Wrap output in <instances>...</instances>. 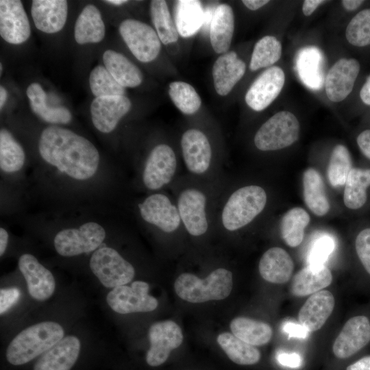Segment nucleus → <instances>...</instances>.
Wrapping results in <instances>:
<instances>
[{"label": "nucleus", "mask_w": 370, "mask_h": 370, "mask_svg": "<svg viewBox=\"0 0 370 370\" xmlns=\"http://www.w3.org/2000/svg\"><path fill=\"white\" fill-rule=\"evenodd\" d=\"M105 67L122 86L134 88L143 81L140 70L123 54L107 50L103 54Z\"/></svg>", "instance_id": "c85d7f7f"}, {"label": "nucleus", "mask_w": 370, "mask_h": 370, "mask_svg": "<svg viewBox=\"0 0 370 370\" xmlns=\"http://www.w3.org/2000/svg\"><path fill=\"white\" fill-rule=\"evenodd\" d=\"M119 33L139 61L149 62L158 56L161 41L156 31L149 25L135 19H126L120 24Z\"/></svg>", "instance_id": "6e6552de"}, {"label": "nucleus", "mask_w": 370, "mask_h": 370, "mask_svg": "<svg viewBox=\"0 0 370 370\" xmlns=\"http://www.w3.org/2000/svg\"><path fill=\"white\" fill-rule=\"evenodd\" d=\"M150 347L146 361L151 367L163 364L171 352L177 348L183 341L181 328L174 321L166 320L153 323L149 330Z\"/></svg>", "instance_id": "9d476101"}, {"label": "nucleus", "mask_w": 370, "mask_h": 370, "mask_svg": "<svg viewBox=\"0 0 370 370\" xmlns=\"http://www.w3.org/2000/svg\"><path fill=\"white\" fill-rule=\"evenodd\" d=\"M283 330L288 334V337L306 338L309 334V331L301 324L293 322H286L283 325Z\"/></svg>", "instance_id": "09e8293b"}, {"label": "nucleus", "mask_w": 370, "mask_h": 370, "mask_svg": "<svg viewBox=\"0 0 370 370\" xmlns=\"http://www.w3.org/2000/svg\"><path fill=\"white\" fill-rule=\"evenodd\" d=\"M232 286V273L223 268L215 269L204 280L184 273L174 283L176 294L190 303L223 299L230 295Z\"/></svg>", "instance_id": "7ed1b4c3"}, {"label": "nucleus", "mask_w": 370, "mask_h": 370, "mask_svg": "<svg viewBox=\"0 0 370 370\" xmlns=\"http://www.w3.org/2000/svg\"><path fill=\"white\" fill-rule=\"evenodd\" d=\"M245 63L234 51L219 56L212 67V77L217 92L225 96L245 73Z\"/></svg>", "instance_id": "b1692460"}, {"label": "nucleus", "mask_w": 370, "mask_h": 370, "mask_svg": "<svg viewBox=\"0 0 370 370\" xmlns=\"http://www.w3.org/2000/svg\"><path fill=\"white\" fill-rule=\"evenodd\" d=\"M324 58L315 47L301 49L296 57V70L303 83L312 90H319L324 83Z\"/></svg>", "instance_id": "a878e982"}, {"label": "nucleus", "mask_w": 370, "mask_h": 370, "mask_svg": "<svg viewBox=\"0 0 370 370\" xmlns=\"http://www.w3.org/2000/svg\"><path fill=\"white\" fill-rule=\"evenodd\" d=\"M169 95L175 106L185 114L195 113L201 104L195 89L184 82H171L169 86Z\"/></svg>", "instance_id": "a19ab883"}, {"label": "nucleus", "mask_w": 370, "mask_h": 370, "mask_svg": "<svg viewBox=\"0 0 370 370\" xmlns=\"http://www.w3.org/2000/svg\"><path fill=\"white\" fill-rule=\"evenodd\" d=\"M347 370H370V356L363 357L349 365Z\"/></svg>", "instance_id": "864d4df0"}, {"label": "nucleus", "mask_w": 370, "mask_h": 370, "mask_svg": "<svg viewBox=\"0 0 370 370\" xmlns=\"http://www.w3.org/2000/svg\"><path fill=\"white\" fill-rule=\"evenodd\" d=\"M183 158L188 169L196 174L206 172L210 164L212 151L206 135L196 129L186 131L181 139Z\"/></svg>", "instance_id": "aec40b11"}, {"label": "nucleus", "mask_w": 370, "mask_h": 370, "mask_svg": "<svg viewBox=\"0 0 370 370\" xmlns=\"http://www.w3.org/2000/svg\"><path fill=\"white\" fill-rule=\"evenodd\" d=\"M143 219L165 232H172L180 223L178 209L162 194H153L138 205Z\"/></svg>", "instance_id": "a211bd4d"}, {"label": "nucleus", "mask_w": 370, "mask_h": 370, "mask_svg": "<svg viewBox=\"0 0 370 370\" xmlns=\"http://www.w3.org/2000/svg\"><path fill=\"white\" fill-rule=\"evenodd\" d=\"M370 341V321L365 316L349 319L335 339L332 350L338 358H347Z\"/></svg>", "instance_id": "dca6fc26"}, {"label": "nucleus", "mask_w": 370, "mask_h": 370, "mask_svg": "<svg viewBox=\"0 0 370 370\" xmlns=\"http://www.w3.org/2000/svg\"><path fill=\"white\" fill-rule=\"evenodd\" d=\"M68 13L65 0H34L31 14L36 28L47 34L60 32L64 26Z\"/></svg>", "instance_id": "4be33fe9"}, {"label": "nucleus", "mask_w": 370, "mask_h": 370, "mask_svg": "<svg viewBox=\"0 0 370 370\" xmlns=\"http://www.w3.org/2000/svg\"><path fill=\"white\" fill-rule=\"evenodd\" d=\"M345 36L352 45H370V8L359 12L352 18L346 28Z\"/></svg>", "instance_id": "c03bdc74"}, {"label": "nucleus", "mask_w": 370, "mask_h": 370, "mask_svg": "<svg viewBox=\"0 0 370 370\" xmlns=\"http://www.w3.org/2000/svg\"><path fill=\"white\" fill-rule=\"evenodd\" d=\"M106 237L103 227L95 222H88L79 229H65L55 236L56 251L63 256H73L89 253L97 249Z\"/></svg>", "instance_id": "0eeeda50"}, {"label": "nucleus", "mask_w": 370, "mask_h": 370, "mask_svg": "<svg viewBox=\"0 0 370 370\" xmlns=\"http://www.w3.org/2000/svg\"><path fill=\"white\" fill-rule=\"evenodd\" d=\"M230 329L234 336L253 346L267 344L273 334L269 324L247 317L234 318L230 323Z\"/></svg>", "instance_id": "72a5a7b5"}, {"label": "nucleus", "mask_w": 370, "mask_h": 370, "mask_svg": "<svg viewBox=\"0 0 370 370\" xmlns=\"http://www.w3.org/2000/svg\"><path fill=\"white\" fill-rule=\"evenodd\" d=\"M63 328L53 321L32 325L19 332L8 345L6 358L13 365H21L44 354L63 338Z\"/></svg>", "instance_id": "f03ea898"}, {"label": "nucleus", "mask_w": 370, "mask_h": 370, "mask_svg": "<svg viewBox=\"0 0 370 370\" xmlns=\"http://www.w3.org/2000/svg\"><path fill=\"white\" fill-rule=\"evenodd\" d=\"M131 106L130 100L125 96L95 97L90 104L92 123L99 131L110 133L130 110Z\"/></svg>", "instance_id": "2eb2a0df"}, {"label": "nucleus", "mask_w": 370, "mask_h": 370, "mask_svg": "<svg viewBox=\"0 0 370 370\" xmlns=\"http://www.w3.org/2000/svg\"><path fill=\"white\" fill-rule=\"evenodd\" d=\"M8 241V234L7 231L3 229H0V255L2 256L7 247Z\"/></svg>", "instance_id": "13d9d810"}, {"label": "nucleus", "mask_w": 370, "mask_h": 370, "mask_svg": "<svg viewBox=\"0 0 370 370\" xmlns=\"http://www.w3.org/2000/svg\"><path fill=\"white\" fill-rule=\"evenodd\" d=\"M25 156L21 145L5 129L0 131V167L6 173L19 171L23 166Z\"/></svg>", "instance_id": "58836bf2"}, {"label": "nucleus", "mask_w": 370, "mask_h": 370, "mask_svg": "<svg viewBox=\"0 0 370 370\" xmlns=\"http://www.w3.org/2000/svg\"><path fill=\"white\" fill-rule=\"evenodd\" d=\"M355 247L362 264L370 274V228H366L358 234Z\"/></svg>", "instance_id": "49530a36"}, {"label": "nucleus", "mask_w": 370, "mask_h": 370, "mask_svg": "<svg viewBox=\"0 0 370 370\" xmlns=\"http://www.w3.org/2000/svg\"><path fill=\"white\" fill-rule=\"evenodd\" d=\"M327 2L323 0H306L302 5V12L305 16H310L319 5Z\"/></svg>", "instance_id": "603ef678"}, {"label": "nucleus", "mask_w": 370, "mask_h": 370, "mask_svg": "<svg viewBox=\"0 0 370 370\" xmlns=\"http://www.w3.org/2000/svg\"><path fill=\"white\" fill-rule=\"evenodd\" d=\"M175 21L178 34L184 38L192 36L204 22V11L197 0H180L175 10Z\"/></svg>", "instance_id": "473e14b6"}, {"label": "nucleus", "mask_w": 370, "mask_h": 370, "mask_svg": "<svg viewBox=\"0 0 370 370\" xmlns=\"http://www.w3.org/2000/svg\"><path fill=\"white\" fill-rule=\"evenodd\" d=\"M285 82V74L279 66L264 71L252 83L245 95L247 104L254 110L267 108L279 95Z\"/></svg>", "instance_id": "9b49d317"}, {"label": "nucleus", "mask_w": 370, "mask_h": 370, "mask_svg": "<svg viewBox=\"0 0 370 370\" xmlns=\"http://www.w3.org/2000/svg\"><path fill=\"white\" fill-rule=\"evenodd\" d=\"M300 125L288 111H280L269 118L257 131L256 147L261 151H275L287 147L297 140Z\"/></svg>", "instance_id": "39448f33"}, {"label": "nucleus", "mask_w": 370, "mask_h": 370, "mask_svg": "<svg viewBox=\"0 0 370 370\" xmlns=\"http://www.w3.org/2000/svg\"><path fill=\"white\" fill-rule=\"evenodd\" d=\"M332 281L331 271L324 265L307 266L294 276L291 283V291L298 297L312 295L328 286Z\"/></svg>", "instance_id": "c756f323"}, {"label": "nucleus", "mask_w": 370, "mask_h": 370, "mask_svg": "<svg viewBox=\"0 0 370 370\" xmlns=\"http://www.w3.org/2000/svg\"><path fill=\"white\" fill-rule=\"evenodd\" d=\"M18 268L26 281L28 292L38 301L49 299L56 288L51 272L42 266L33 255L23 254L18 260Z\"/></svg>", "instance_id": "f3484780"}, {"label": "nucleus", "mask_w": 370, "mask_h": 370, "mask_svg": "<svg viewBox=\"0 0 370 370\" xmlns=\"http://www.w3.org/2000/svg\"><path fill=\"white\" fill-rule=\"evenodd\" d=\"M20 290L16 287L1 288L0 290V313L8 311L20 298Z\"/></svg>", "instance_id": "de8ad7c7"}, {"label": "nucleus", "mask_w": 370, "mask_h": 370, "mask_svg": "<svg viewBox=\"0 0 370 370\" xmlns=\"http://www.w3.org/2000/svg\"><path fill=\"white\" fill-rule=\"evenodd\" d=\"M8 97V92L5 88L3 86H0V108L2 109Z\"/></svg>", "instance_id": "bf43d9fd"}, {"label": "nucleus", "mask_w": 370, "mask_h": 370, "mask_svg": "<svg viewBox=\"0 0 370 370\" xmlns=\"http://www.w3.org/2000/svg\"><path fill=\"white\" fill-rule=\"evenodd\" d=\"M26 94L32 110L43 121L53 124H66L71 121V114L65 107L53 108L47 105V95L39 84H31Z\"/></svg>", "instance_id": "7c9ffc66"}, {"label": "nucleus", "mask_w": 370, "mask_h": 370, "mask_svg": "<svg viewBox=\"0 0 370 370\" xmlns=\"http://www.w3.org/2000/svg\"><path fill=\"white\" fill-rule=\"evenodd\" d=\"M352 169L350 153L346 147L336 145L331 154L328 166V178L333 187L344 185Z\"/></svg>", "instance_id": "79ce46f5"}, {"label": "nucleus", "mask_w": 370, "mask_h": 370, "mask_svg": "<svg viewBox=\"0 0 370 370\" xmlns=\"http://www.w3.org/2000/svg\"><path fill=\"white\" fill-rule=\"evenodd\" d=\"M177 166L173 150L169 145L156 146L149 153L143 171V182L147 188L157 190L173 178Z\"/></svg>", "instance_id": "f8f14e48"}, {"label": "nucleus", "mask_w": 370, "mask_h": 370, "mask_svg": "<svg viewBox=\"0 0 370 370\" xmlns=\"http://www.w3.org/2000/svg\"><path fill=\"white\" fill-rule=\"evenodd\" d=\"M267 203L264 190L256 185L242 187L234 192L222 212V223L230 231L238 230L251 222Z\"/></svg>", "instance_id": "20e7f679"}, {"label": "nucleus", "mask_w": 370, "mask_h": 370, "mask_svg": "<svg viewBox=\"0 0 370 370\" xmlns=\"http://www.w3.org/2000/svg\"><path fill=\"white\" fill-rule=\"evenodd\" d=\"M334 307L333 295L328 291H319L311 295L300 308L299 321L309 332L317 331L325 324Z\"/></svg>", "instance_id": "5701e85b"}, {"label": "nucleus", "mask_w": 370, "mask_h": 370, "mask_svg": "<svg viewBox=\"0 0 370 370\" xmlns=\"http://www.w3.org/2000/svg\"><path fill=\"white\" fill-rule=\"evenodd\" d=\"M89 84L95 97L125 96V88L102 65H98L92 70L89 76Z\"/></svg>", "instance_id": "37998d69"}, {"label": "nucleus", "mask_w": 370, "mask_h": 370, "mask_svg": "<svg viewBox=\"0 0 370 370\" xmlns=\"http://www.w3.org/2000/svg\"><path fill=\"white\" fill-rule=\"evenodd\" d=\"M105 2L108 3H111V4H113V5H122L123 3H127V1H125V0H108V1H105Z\"/></svg>", "instance_id": "052dcab7"}, {"label": "nucleus", "mask_w": 370, "mask_h": 370, "mask_svg": "<svg viewBox=\"0 0 370 370\" xmlns=\"http://www.w3.org/2000/svg\"><path fill=\"white\" fill-rule=\"evenodd\" d=\"M360 97L365 104L370 105V75L361 88Z\"/></svg>", "instance_id": "5fc2aeb1"}, {"label": "nucleus", "mask_w": 370, "mask_h": 370, "mask_svg": "<svg viewBox=\"0 0 370 370\" xmlns=\"http://www.w3.org/2000/svg\"><path fill=\"white\" fill-rule=\"evenodd\" d=\"M258 269L260 275L266 281L284 284L291 278L294 263L284 249L275 247L264 253L260 260Z\"/></svg>", "instance_id": "393cba45"}, {"label": "nucleus", "mask_w": 370, "mask_h": 370, "mask_svg": "<svg viewBox=\"0 0 370 370\" xmlns=\"http://www.w3.org/2000/svg\"><path fill=\"white\" fill-rule=\"evenodd\" d=\"M356 140L362 153L370 159V130H366L361 132Z\"/></svg>", "instance_id": "3c124183"}, {"label": "nucleus", "mask_w": 370, "mask_h": 370, "mask_svg": "<svg viewBox=\"0 0 370 370\" xmlns=\"http://www.w3.org/2000/svg\"><path fill=\"white\" fill-rule=\"evenodd\" d=\"M206 198L197 189H186L180 195L177 209L186 230L193 236L204 234L208 229L205 211Z\"/></svg>", "instance_id": "6ab92c4d"}, {"label": "nucleus", "mask_w": 370, "mask_h": 370, "mask_svg": "<svg viewBox=\"0 0 370 370\" xmlns=\"http://www.w3.org/2000/svg\"><path fill=\"white\" fill-rule=\"evenodd\" d=\"M105 25L98 8L86 5L79 14L74 28V36L79 45L101 42L105 36Z\"/></svg>", "instance_id": "cd10ccee"}, {"label": "nucleus", "mask_w": 370, "mask_h": 370, "mask_svg": "<svg viewBox=\"0 0 370 370\" xmlns=\"http://www.w3.org/2000/svg\"><path fill=\"white\" fill-rule=\"evenodd\" d=\"M31 34L29 19L19 0L0 1V35L6 42L18 45Z\"/></svg>", "instance_id": "ddd939ff"}, {"label": "nucleus", "mask_w": 370, "mask_h": 370, "mask_svg": "<svg viewBox=\"0 0 370 370\" xmlns=\"http://www.w3.org/2000/svg\"><path fill=\"white\" fill-rule=\"evenodd\" d=\"M360 71L354 58H341L329 70L325 79V92L333 102L344 100L352 91Z\"/></svg>", "instance_id": "4468645a"}, {"label": "nucleus", "mask_w": 370, "mask_h": 370, "mask_svg": "<svg viewBox=\"0 0 370 370\" xmlns=\"http://www.w3.org/2000/svg\"><path fill=\"white\" fill-rule=\"evenodd\" d=\"M243 4L251 10H256L269 2L268 0H243Z\"/></svg>", "instance_id": "6e6d98bb"}, {"label": "nucleus", "mask_w": 370, "mask_h": 370, "mask_svg": "<svg viewBox=\"0 0 370 370\" xmlns=\"http://www.w3.org/2000/svg\"><path fill=\"white\" fill-rule=\"evenodd\" d=\"M304 199L307 207L317 216H324L330 210V203L321 174L308 168L303 175Z\"/></svg>", "instance_id": "2f4dec72"}, {"label": "nucleus", "mask_w": 370, "mask_h": 370, "mask_svg": "<svg viewBox=\"0 0 370 370\" xmlns=\"http://www.w3.org/2000/svg\"><path fill=\"white\" fill-rule=\"evenodd\" d=\"M149 286L143 281H135L131 286L123 285L114 288L106 297L109 306L116 312L129 314L154 310L158 300L148 294Z\"/></svg>", "instance_id": "1a4fd4ad"}, {"label": "nucleus", "mask_w": 370, "mask_h": 370, "mask_svg": "<svg viewBox=\"0 0 370 370\" xmlns=\"http://www.w3.org/2000/svg\"><path fill=\"white\" fill-rule=\"evenodd\" d=\"M310 220L308 213L302 208L295 207L286 212L281 221V234L288 246L295 247L301 244Z\"/></svg>", "instance_id": "e433bc0d"}, {"label": "nucleus", "mask_w": 370, "mask_h": 370, "mask_svg": "<svg viewBox=\"0 0 370 370\" xmlns=\"http://www.w3.org/2000/svg\"><path fill=\"white\" fill-rule=\"evenodd\" d=\"M90 267L100 282L107 288L125 285L135 275L133 266L115 249L107 247L99 248L92 254Z\"/></svg>", "instance_id": "423d86ee"}, {"label": "nucleus", "mask_w": 370, "mask_h": 370, "mask_svg": "<svg viewBox=\"0 0 370 370\" xmlns=\"http://www.w3.org/2000/svg\"><path fill=\"white\" fill-rule=\"evenodd\" d=\"M150 14L160 41L164 45L176 42L179 34L170 14L166 2L164 0L151 1Z\"/></svg>", "instance_id": "4c0bfd02"}, {"label": "nucleus", "mask_w": 370, "mask_h": 370, "mask_svg": "<svg viewBox=\"0 0 370 370\" xmlns=\"http://www.w3.org/2000/svg\"><path fill=\"white\" fill-rule=\"evenodd\" d=\"M344 8L348 11H354L358 8L363 3L362 0H343L341 1Z\"/></svg>", "instance_id": "4d7b16f0"}, {"label": "nucleus", "mask_w": 370, "mask_h": 370, "mask_svg": "<svg viewBox=\"0 0 370 370\" xmlns=\"http://www.w3.org/2000/svg\"><path fill=\"white\" fill-rule=\"evenodd\" d=\"M210 26V38L213 49L217 53H227L234 30L232 8L227 4L219 5L214 11Z\"/></svg>", "instance_id": "bb28decb"}, {"label": "nucleus", "mask_w": 370, "mask_h": 370, "mask_svg": "<svg viewBox=\"0 0 370 370\" xmlns=\"http://www.w3.org/2000/svg\"><path fill=\"white\" fill-rule=\"evenodd\" d=\"M80 348L78 338L67 336L42 355L34 370H71L78 358Z\"/></svg>", "instance_id": "412c9836"}, {"label": "nucleus", "mask_w": 370, "mask_h": 370, "mask_svg": "<svg viewBox=\"0 0 370 370\" xmlns=\"http://www.w3.org/2000/svg\"><path fill=\"white\" fill-rule=\"evenodd\" d=\"M334 247L335 241L332 236L326 234L319 235L312 241L307 253L308 266L324 265L328 257L333 252Z\"/></svg>", "instance_id": "a18cd8bd"}, {"label": "nucleus", "mask_w": 370, "mask_h": 370, "mask_svg": "<svg viewBox=\"0 0 370 370\" xmlns=\"http://www.w3.org/2000/svg\"><path fill=\"white\" fill-rule=\"evenodd\" d=\"M343 201L349 209L361 208L367 199V189L370 186V169L352 168L345 182Z\"/></svg>", "instance_id": "c9c22d12"}, {"label": "nucleus", "mask_w": 370, "mask_h": 370, "mask_svg": "<svg viewBox=\"0 0 370 370\" xmlns=\"http://www.w3.org/2000/svg\"><path fill=\"white\" fill-rule=\"evenodd\" d=\"M38 149L46 162L73 179H89L98 169L99 154L94 145L66 128L46 127L41 133Z\"/></svg>", "instance_id": "f257e3e1"}, {"label": "nucleus", "mask_w": 370, "mask_h": 370, "mask_svg": "<svg viewBox=\"0 0 370 370\" xmlns=\"http://www.w3.org/2000/svg\"><path fill=\"white\" fill-rule=\"evenodd\" d=\"M217 342L228 358L234 362L242 365L257 363L260 353L254 346L237 338L233 334L223 332L217 336Z\"/></svg>", "instance_id": "f704fd0d"}, {"label": "nucleus", "mask_w": 370, "mask_h": 370, "mask_svg": "<svg viewBox=\"0 0 370 370\" xmlns=\"http://www.w3.org/2000/svg\"><path fill=\"white\" fill-rule=\"evenodd\" d=\"M282 55V45L273 36H266L255 45L249 63V69L257 71L268 67L278 61Z\"/></svg>", "instance_id": "ea45409f"}, {"label": "nucleus", "mask_w": 370, "mask_h": 370, "mask_svg": "<svg viewBox=\"0 0 370 370\" xmlns=\"http://www.w3.org/2000/svg\"><path fill=\"white\" fill-rule=\"evenodd\" d=\"M277 359L280 365L291 368H299L302 363L301 357L297 353H280Z\"/></svg>", "instance_id": "8fccbe9b"}]
</instances>
